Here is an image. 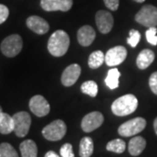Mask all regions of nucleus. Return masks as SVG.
I'll use <instances>...</instances> for the list:
<instances>
[{
	"instance_id": "nucleus-35",
	"label": "nucleus",
	"mask_w": 157,
	"mask_h": 157,
	"mask_svg": "<svg viewBox=\"0 0 157 157\" xmlns=\"http://www.w3.org/2000/svg\"><path fill=\"white\" fill-rule=\"evenodd\" d=\"M2 112H3V111H2V107H0V113H1Z\"/></svg>"
},
{
	"instance_id": "nucleus-27",
	"label": "nucleus",
	"mask_w": 157,
	"mask_h": 157,
	"mask_svg": "<svg viewBox=\"0 0 157 157\" xmlns=\"http://www.w3.org/2000/svg\"><path fill=\"white\" fill-rule=\"evenodd\" d=\"M147 41L152 45H157V28L149 27L146 31Z\"/></svg>"
},
{
	"instance_id": "nucleus-29",
	"label": "nucleus",
	"mask_w": 157,
	"mask_h": 157,
	"mask_svg": "<svg viewBox=\"0 0 157 157\" xmlns=\"http://www.w3.org/2000/svg\"><path fill=\"white\" fill-rule=\"evenodd\" d=\"M148 84H149V87L152 92L155 95H157V72H155L150 75Z\"/></svg>"
},
{
	"instance_id": "nucleus-28",
	"label": "nucleus",
	"mask_w": 157,
	"mask_h": 157,
	"mask_svg": "<svg viewBox=\"0 0 157 157\" xmlns=\"http://www.w3.org/2000/svg\"><path fill=\"white\" fill-rule=\"evenodd\" d=\"M61 157H75L73 150V146L70 143H65L60 148Z\"/></svg>"
},
{
	"instance_id": "nucleus-17",
	"label": "nucleus",
	"mask_w": 157,
	"mask_h": 157,
	"mask_svg": "<svg viewBox=\"0 0 157 157\" xmlns=\"http://www.w3.org/2000/svg\"><path fill=\"white\" fill-rule=\"evenodd\" d=\"M146 140L141 136L132 138L128 143V152L133 156H138L146 147Z\"/></svg>"
},
{
	"instance_id": "nucleus-33",
	"label": "nucleus",
	"mask_w": 157,
	"mask_h": 157,
	"mask_svg": "<svg viewBox=\"0 0 157 157\" xmlns=\"http://www.w3.org/2000/svg\"><path fill=\"white\" fill-rule=\"evenodd\" d=\"M154 129H155V132L157 135V118H155V120L154 121Z\"/></svg>"
},
{
	"instance_id": "nucleus-24",
	"label": "nucleus",
	"mask_w": 157,
	"mask_h": 157,
	"mask_svg": "<svg viewBox=\"0 0 157 157\" xmlns=\"http://www.w3.org/2000/svg\"><path fill=\"white\" fill-rule=\"evenodd\" d=\"M126 149V142L121 139H115V140H110L107 144V151L113 152L116 154H121Z\"/></svg>"
},
{
	"instance_id": "nucleus-11",
	"label": "nucleus",
	"mask_w": 157,
	"mask_h": 157,
	"mask_svg": "<svg viewBox=\"0 0 157 157\" xmlns=\"http://www.w3.org/2000/svg\"><path fill=\"white\" fill-rule=\"evenodd\" d=\"M95 22L101 33L107 34L110 33L113 26V17L108 11H99L95 15Z\"/></svg>"
},
{
	"instance_id": "nucleus-5",
	"label": "nucleus",
	"mask_w": 157,
	"mask_h": 157,
	"mask_svg": "<svg viewBox=\"0 0 157 157\" xmlns=\"http://www.w3.org/2000/svg\"><path fill=\"white\" fill-rule=\"evenodd\" d=\"M67 134V125L61 120H56L45 126L42 130V135L46 140L57 141L61 140Z\"/></svg>"
},
{
	"instance_id": "nucleus-20",
	"label": "nucleus",
	"mask_w": 157,
	"mask_h": 157,
	"mask_svg": "<svg viewBox=\"0 0 157 157\" xmlns=\"http://www.w3.org/2000/svg\"><path fill=\"white\" fill-rule=\"evenodd\" d=\"M94 153V141L92 138L86 136L79 142V155L80 157H90Z\"/></svg>"
},
{
	"instance_id": "nucleus-1",
	"label": "nucleus",
	"mask_w": 157,
	"mask_h": 157,
	"mask_svg": "<svg viewBox=\"0 0 157 157\" xmlns=\"http://www.w3.org/2000/svg\"><path fill=\"white\" fill-rule=\"evenodd\" d=\"M70 45L68 34L63 30H58L51 35L47 48L52 56L61 57L67 53Z\"/></svg>"
},
{
	"instance_id": "nucleus-14",
	"label": "nucleus",
	"mask_w": 157,
	"mask_h": 157,
	"mask_svg": "<svg viewBox=\"0 0 157 157\" xmlns=\"http://www.w3.org/2000/svg\"><path fill=\"white\" fill-rule=\"evenodd\" d=\"M26 25L33 33L39 35L45 34L49 31V24L39 16H31L26 19Z\"/></svg>"
},
{
	"instance_id": "nucleus-8",
	"label": "nucleus",
	"mask_w": 157,
	"mask_h": 157,
	"mask_svg": "<svg viewBox=\"0 0 157 157\" xmlns=\"http://www.w3.org/2000/svg\"><path fill=\"white\" fill-rule=\"evenodd\" d=\"M128 55L127 49L122 45H117L107 51L105 55V62L108 67H115L126 59Z\"/></svg>"
},
{
	"instance_id": "nucleus-25",
	"label": "nucleus",
	"mask_w": 157,
	"mask_h": 157,
	"mask_svg": "<svg viewBox=\"0 0 157 157\" xmlns=\"http://www.w3.org/2000/svg\"><path fill=\"white\" fill-rule=\"evenodd\" d=\"M0 157H18V155L10 143L3 142L0 144Z\"/></svg>"
},
{
	"instance_id": "nucleus-30",
	"label": "nucleus",
	"mask_w": 157,
	"mask_h": 157,
	"mask_svg": "<svg viewBox=\"0 0 157 157\" xmlns=\"http://www.w3.org/2000/svg\"><path fill=\"white\" fill-rule=\"evenodd\" d=\"M9 17V9L7 6L0 4V25L6 21Z\"/></svg>"
},
{
	"instance_id": "nucleus-26",
	"label": "nucleus",
	"mask_w": 157,
	"mask_h": 157,
	"mask_svg": "<svg viewBox=\"0 0 157 157\" xmlns=\"http://www.w3.org/2000/svg\"><path fill=\"white\" fill-rule=\"evenodd\" d=\"M140 33L137 30H130L129 37L128 38V43L131 47H136L140 40Z\"/></svg>"
},
{
	"instance_id": "nucleus-22",
	"label": "nucleus",
	"mask_w": 157,
	"mask_h": 157,
	"mask_svg": "<svg viewBox=\"0 0 157 157\" xmlns=\"http://www.w3.org/2000/svg\"><path fill=\"white\" fill-rule=\"evenodd\" d=\"M105 62V54L98 50L92 52L88 58V66L92 69H97L102 66V64Z\"/></svg>"
},
{
	"instance_id": "nucleus-9",
	"label": "nucleus",
	"mask_w": 157,
	"mask_h": 157,
	"mask_svg": "<svg viewBox=\"0 0 157 157\" xmlns=\"http://www.w3.org/2000/svg\"><path fill=\"white\" fill-rule=\"evenodd\" d=\"M104 121V116L101 112H92L85 115L81 121V128L86 133H90L100 128Z\"/></svg>"
},
{
	"instance_id": "nucleus-32",
	"label": "nucleus",
	"mask_w": 157,
	"mask_h": 157,
	"mask_svg": "<svg viewBox=\"0 0 157 157\" xmlns=\"http://www.w3.org/2000/svg\"><path fill=\"white\" fill-rule=\"evenodd\" d=\"M45 157H60L54 151H48L45 155Z\"/></svg>"
},
{
	"instance_id": "nucleus-19",
	"label": "nucleus",
	"mask_w": 157,
	"mask_h": 157,
	"mask_svg": "<svg viewBox=\"0 0 157 157\" xmlns=\"http://www.w3.org/2000/svg\"><path fill=\"white\" fill-rule=\"evenodd\" d=\"M22 157L38 156V147L33 140H25L19 145Z\"/></svg>"
},
{
	"instance_id": "nucleus-13",
	"label": "nucleus",
	"mask_w": 157,
	"mask_h": 157,
	"mask_svg": "<svg viewBox=\"0 0 157 157\" xmlns=\"http://www.w3.org/2000/svg\"><path fill=\"white\" fill-rule=\"evenodd\" d=\"M81 68L78 64H72L64 70L61 75V83L65 86H71L78 80Z\"/></svg>"
},
{
	"instance_id": "nucleus-23",
	"label": "nucleus",
	"mask_w": 157,
	"mask_h": 157,
	"mask_svg": "<svg viewBox=\"0 0 157 157\" xmlns=\"http://www.w3.org/2000/svg\"><path fill=\"white\" fill-rule=\"evenodd\" d=\"M81 92L90 97L94 98L98 94V85L94 80H87L80 86Z\"/></svg>"
},
{
	"instance_id": "nucleus-4",
	"label": "nucleus",
	"mask_w": 157,
	"mask_h": 157,
	"mask_svg": "<svg viewBox=\"0 0 157 157\" xmlns=\"http://www.w3.org/2000/svg\"><path fill=\"white\" fill-rule=\"evenodd\" d=\"M135 21L143 26L156 27L157 26V7L151 5L144 6L135 15Z\"/></svg>"
},
{
	"instance_id": "nucleus-31",
	"label": "nucleus",
	"mask_w": 157,
	"mask_h": 157,
	"mask_svg": "<svg viewBox=\"0 0 157 157\" xmlns=\"http://www.w3.org/2000/svg\"><path fill=\"white\" fill-rule=\"evenodd\" d=\"M104 4L111 11H116L119 7V0H104Z\"/></svg>"
},
{
	"instance_id": "nucleus-16",
	"label": "nucleus",
	"mask_w": 157,
	"mask_h": 157,
	"mask_svg": "<svg viewBox=\"0 0 157 157\" xmlns=\"http://www.w3.org/2000/svg\"><path fill=\"white\" fill-rule=\"evenodd\" d=\"M155 53L150 49H144L138 54L136 59V65L139 69L144 70L151 65L155 60Z\"/></svg>"
},
{
	"instance_id": "nucleus-3",
	"label": "nucleus",
	"mask_w": 157,
	"mask_h": 157,
	"mask_svg": "<svg viewBox=\"0 0 157 157\" xmlns=\"http://www.w3.org/2000/svg\"><path fill=\"white\" fill-rule=\"evenodd\" d=\"M23 48L22 38L18 34H12L6 37L1 43L0 49L2 53L8 58L17 56Z\"/></svg>"
},
{
	"instance_id": "nucleus-2",
	"label": "nucleus",
	"mask_w": 157,
	"mask_h": 157,
	"mask_svg": "<svg viewBox=\"0 0 157 157\" xmlns=\"http://www.w3.org/2000/svg\"><path fill=\"white\" fill-rule=\"evenodd\" d=\"M138 107V100L134 94H125L113 102L111 109L117 116H126L135 112Z\"/></svg>"
},
{
	"instance_id": "nucleus-6",
	"label": "nucleus",
	"mask_w": 157,
	"mask_h": 157,
	"mask_svg": "<svg viewBox=\"0 0 157 157\" xmlns=\"http://www.w3.org/2000/svg\"><path fill=\"white\" fill-rule=\"evenodd\" d=\"M146 125L147 121L144 118L136 117L121 124L118 128V133L123 137L134 136L143 131Z\"/></svg>"
},
{
	"instance_id": "nucleus-15",
	"label": "nucleus",
	"mask_w": 157,
	"mask_h": 157,
	"mask_svg": "<svg viewBox=\"0 0 157 157\" xmlns=\"http://www.w3.org/2000/svg\"><path fill=\"white\" fill-rule=\"evenodd\" d=\"M95 31L90 25H84L78 29L77 38L78 43L82 46H89L95 39Z\"/></svg>"
},
{
	"instance_id": "nucleus-34",
	"label": "nucleus",
	"mask_w": 157,
	"mask_h": 157,
	"mask_svg": "<svg viewBox=\"0 0 157 157\" xmlns=\"http://www.w3.org/2000/svg\"><path fill=\"white\" fill-rule=\"evenodd\" d=\"M134 1H135V2H137V3H143L145 0H134Z\"/></svg>"
},
{
	"instance_id": "nucleus-18",
	"label": "nucleus",
	"mask_w": 157,
	"mask_h": 157,
	"mask_svg": "<svg viewBox=\"0 0 157 157\" xmlns=\"http://www.w3.org/2000/svg\"><path fill=\"white\" fill-rule=\"evenodd\" d=\"M14 131V121L11 115L6 113H0V134L8 135Z\"/></svg>"
},
{
	"instance_id": "nucleus-7",
	"label": "nucleus",
	"mask_w": 157,
	"mask_h": 157,
	"mask_svg": "<svg viewBox=\"0 0 157 157\" xmlns=\"http://www.w3.org/2000/svg\"><path fill=\"white\" fill-rule=\"evenodd\" d=\"M14 121V133L17 137H25L28 134L32 118L27 112H18L16 113L13 116Z\"/></svg>"
},
{
	"instance_id": "nucleus-21",
	"label": "nucleus",
	"mask_w": 157,
	"mask_h": 157,
	"mask_svg": "<svg viewBox=\"0 0 157 157\" xmlns=\"http://www.w3.org/2000/svg\"><path fill=\"white\" fill-rule=\"evenodd\" d=\"M121 77V73L117 68H112L108 71L105 79L106 85L110 89H116L119 86V78Z\"/></svg>"
},
{
	"instance_id": "nucleus-10",
	"label": "nucleus",
	"mask_w": 157,
	"mask_h": 157,
	"mask_svg": "<svg viewBox=\"0 0 157 157\" xmlns=\"http://www.w3.org/2000/svg\"><path fill=\"white\" fill-rule=\"evenodd\" d=\"M30 110L38 117H44L50 112V105L45 97L42 95H35L29 101Z\"/></svg>"
},
{
	"instance_id": "nucleus-12",
	"label": "nucleus",
	"mask_w": 157,
	"mask_h": 157,
	"mask_svg": "<svg viewBox=\"0 0 157 157\" xmlns=\"http://www.w3.org/2000/svg\"><path fill=\"white\" fill-rule=\"evenodd\" d=\"M40 6L46 11H68L73 6V0H41Z\"/></svg>"
}]
</instances>
